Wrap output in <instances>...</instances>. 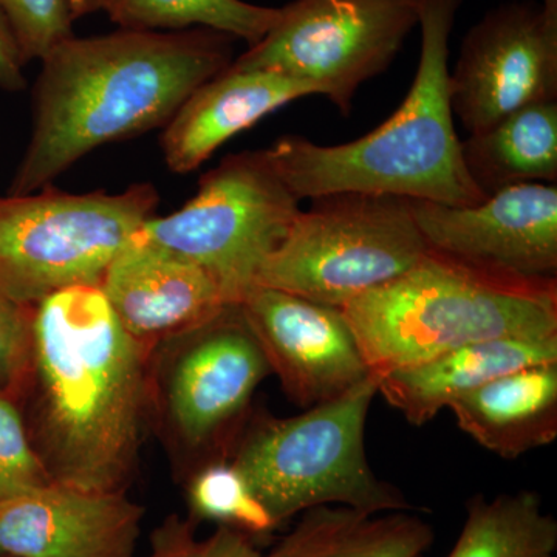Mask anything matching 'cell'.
Listing matches in <instances>:
<instances>
[{
    "instance_id": "cell-1",
    "label": "cell",
    "mask_w": 557,
    "mask_h": 557,
    "mask_svg": "<svg viewBox=\"0 0 557 557\" xmlns=\"http://www.w3.org/2000/svg\"><path fill=\"white\" fill-rule=\"evenodd\" d=\"M150 354L100 287L33 307L28 435L51 482L127 491L149 416Z\"/></svg>"
},
{
    "instance_id": "cell-2",
    "label": "cell",
    "mask_w": 557,
    "mask_h": 557,
    "mask_svg": "<svg viewBox=\"0 0 557 557\" xmlns=\"http://www.w3.org/2000/svg\"><path fill=\"white\" fill-rule=\"evenodd\" d=\"M234 40L208 28L62 40L40 60L32 138L7 196L47 188L91 150L166 126L230 67Z\"/></svg>"
},
{
    "instance_id": "cell-3",
    "label": "cell",
    "mask_w": 557,
    "mask_h": 557,
    "mask_svg": "<svg viewBox=\"0 0 557 557\" xmlns=\"http://www.w3.org/2000/svg\"><path fill=\"white\" fill-rule=\"evenodd\" d=\"M463 0H420V61L408 97L364 137L322 146L287 135L265 150L296 199L383 194L471 207L485 199L469 177L449 94V39Z\"/></svg>"
},
{
    "instance_id": "cell-4",
    "label": "cell",
    "mask_w": 557,
    "mask_h": 557,
    "mask_svg": "<svg viewBox=\"0 0 557 557\" xmlns=\"http://www.w3.org/2000/svg\"><path fill=\"white\" fill-rule=\"evenodd\" d=\"M341 311L370 372L383 376L480 341L556 336L557 284L428 248L412 269Z\"/></svg>"
},
{
    "instance_id": "cell-5",
    "label": "cell",
    "mask_w": 557,
    "mask_h": 557,
    "mask_svg": "<svg viewBox=\"0 0 557 557\" xmlns=\"http://www.w3.org/2000/svg\"><path fill=\"white\" fill-rule=\"evenodd\" d=\"M381 376L300 416L260 417L236 440L231 463L276 528L319 507L341 505L380 515L412 511V504L370 467L366 423Z\"/></svg>"
},
{
    "instance_id": "cell-6",
    "label": "cell",
    "mask_w": 557,
    "mask_h": 557,
    "mask_svg": "<svg viewBox=\"0 0 557 557\" xmlns=\"http://www.w3.org/2000/svg\"><path fill=\"white\" fill-rule=\"evenodd\" d=\"M157 207L150 183L119 194L47 186L0 197V293L33 309L62 289L100 287L110 263Z\"/></svg>"
},
{
    "instance_id": "cell-7",
    "label": "cell",
    "mask_w": 557,
    "mask_h": 557,
    "mask_svg": "<svg viewBox=\"0 0 557 557\" xmlns=\"http://www.w3.org/2000/svg\"><path fill=\"white\" fill-rule=\"evenodd\" d=\"M311 201L256 285L341 309L401 276L428 251L408 199L339 193Z\"/></svg>"
},
{
    "instance_id": "cell-8",
    "label": "cell",
    "mask_w": 557,
    "mask_h": 557,
    "mask_svg": "<svg viewBox=\"0 0 557 557\" xmlns=\"http://www.w3.org/2000/svg\"><path fill=\"white\" fill-rule=\"evenodd\" d=\"M299 212V200L265 150H249L220 161L200 178L185 207L164 218L153 215L134 237L200 267L226 302L239 304Z\"/></svg>"
},
{
    "instance_id": "cell-9",
    "label": "cell",
    "mask_w": 557,
    "mask_h": 557,
    "mask_svg": "<svg viewBox=\"0 0 557 557\" xmlns=\"http://www.w3.org/2000/svg\"><path fill=\"white\" fill-rule=\"evenodd\" d=\"M153 350L149 412L153 406L180 453L226 460L256 388L271 373L239 304H226Z\"/></svg>"
},
{
    "instance_id": "cell-10",
    "label": "cell",
    "mask_w": 557,
    "mask_h": 557,
    "mask_svg": "<svg viewBox=\"0 0 557 557\" xmlns=\"http://www.w3.org/2000/svg\"><path fill=\"white\" fill-rule=\"evenodd\" d=\"M420 0H295L231 67L309 84L347 115L362 84L391 67L418 27Z\"/></svg>"
},
{
    "instance_id": "cell-11",
    "label": "cell",
    "mask_w": 557,
    "mask_h": 557,
    "mask_svg": "<svg viewBox=\"0 0 557 557\" xmlns=\"http://www.w3.org/2000/svg\"><path fill=\"white\" fill-rule=\"evenodd\" d=\"M449 94L454 116L469 134L523 106L557 101V0L487 11L461 42Z\"/></svg>"
},
{
    "instance_id": "cell-12",
    "label": "cell",
    "mask_w": 557,
    "mask_h": 557,
    "mask_svg": "<svg viewBox=\"0 0 557 557\" xmlns=\"http://www.w3.org/2000/svg\"><path fill=\"white\" fill-rule=\"evenodd\" d=\"M409 205L428 248L509 276L556 278V185L509 186L471 207Z\"/></svg>"
},
{
    "instance_id": "cell-13",
    "label": "cell",
    "mask_w": 557,
    "mask_h": 557,
    "mask_svg": "<svg viewBox=\"0 0 557 557\" xmlns=\"http://www.w3.org/2000/svg\"><path fill=\"white\" fill-rule=\"evenodd\" d=\"M239 307L270 372L300 408L338 398L372 373L341 309L265 285L249 288Z\"/></svg>"
},
{
    "instance_id": "cell-14",
    "label": "cell",
    "mask_w": 557,
    "mask_h": 557,
    "mask_svg": "<svg viewBox=\"0 0 557 557\" xmlns=\"http://www.w3.org/2000/svg\"><path fill=\"white\" fill-rule=\"evenodd\" d=\"M143 519L126 491L50 480L0 508V556L135 557Z\"/></svg>"
},
{
    "instance_id": "cell-15",
    "label": "cell",
    "mask_w": 557,
    "mask_h": 557,
    "mask_svg": "<svg viewBox=\"0 0 557 557\" xmlns=\"http://www.w3.org/2000/svg\"><path fill=\"white\" fill-rule=\"evenodd\" d=\"M124 330L149 354L226 306L207 271L132 237L100 285Z\"/></svg>"
},
{
    "instance_id": "cell-16",
    "label": "cell",
    "mask_w": 557,
    "mask_h": 557,
    "mask_svg": "<svg viewBox=\"0 0 557 557\" xmlns=\"http://www.w3.org/2000/svg\"><path fill=\"white\" fill-rule=\"evenodd\" d=\"M317 95L309 84L262 70L230 67L189 95L163 127L161 152L175 174L201 166L228 139L274 110Z\"/></svg>"
},
{
    "instance_id": "cell-17",
    "label": "cell",
    "mask_w": 557,
    "mask_h": 557,
    "mask_svg": "<svg viewBox=\"0 0 557 557\" xmlns=\"http://www.w3.org/2000/svg\"><path fill=\"white\" fill-rule=\"evenodd\" d=\"M557 362V335L480 341L381 376L379 394L412 426L434 420L450 403L498 376Z\"/></svg>"
},
{
    "instance_id": "cell-18",
    "label": "cell",
    "mask_w": 557,
    "mask_h": 557,
    "mask_svg": "<svg viewBox=\"0 0 557 557\" xmlns=\"http://www.w3.org/2000/svg\"><path fill=\"white\" fill-rule=\"evenodd\" d=\"M458 428L482 448L516 460L557 438V362L530 366L450 403Z\"/></svg>"
},
{
    "instance_id": "cell-19",
    "label": "cell",
    "mask_w": 557,
    "mask_h": 557,
    "mask_svg": "<svg viewBox=\"0 0 557 557\" xmlns=\"http://www.w3.org/2000/svg\"><path fill=\"white\" fill-rule=\"evenodd\" d=\"M434 530L410 511L372 512L319 505L263 557H418L431 548Z\"/></svg>"
},
{
    "instance_id": "cell-20",
    "label": "cell",
    "mask_w": 557,
    "mask_h": 557,
    "mask_svg": "<svg viewBox=\"0 0 557 557\" xmlns=\"http://www.w3.org/2000/svg\"><path fill=\"white\" fill-rule=\"evenodd\" d=\"M469 177L491 196L523 183L557 182V101L523 106L461 141Z\"/></svg>"
},
{
    "instance_id": "cell-21",
    "label": "cell",
    "mask_w": 557,
    "mask_h": 557,
    "mask_svg": "<svg viewBox=\"0 0 557 557\" xmlns=\"http://www.w3.org/2000/svg\"><path fill=\"white\" fill-rule=\"evenodd\" d=\"M557 520L534 491L482 494L467 502V519L448 557H555ZM423 557V556H418Z\"/></svg>"
},
{
    "instance_id": "cell-22",
    "label": "cell",
    "mask_w": 557,
    "mask_h": 557,
    "mask_svg": "<svg viewBox=\"0 0 557 557\" xmlns=\"http://www.w3.org/2000/svg\"><path fill=\"white\" fill-rule=\"evenodd\" d=\"M110 21L126 30L182 32L208 28L258 44L278 17V9L245 0H101Z\"/></svg>"
},
{
    "instance_id": "cell-23",
    "label": "cell",
    "mask_w": 557,
    "mask_h": 557,
    "mask_svg": "<svg viewBox=\"0 0 557 557\" xmlns=\"http://www.w3.org/2000/svg\"><path fill=\"white\" fill-rule=\"evenodd\" d=\"M188 518L199 525L212 522L247 534L252 541L270 536L277 528L256 500L244 478L231 461L200 465L186 487Z\"/></svg>"
},
{
    "instance_id": "cell-24",
    "label": "cell",
    "mask_w": 557,
    "mask_h": 557,
    "mask_svg": "<svg viewBox=\"0 0 557 557\" xmlns=\"http://www.w3.org/2000/svg\"><path fill=\"white\" fill-rule=\"evenodd\" d=\"M197 525L180 515L166 516L149 534L143 557H263L256 541L228 527H215L207 537L197 536Z\"/></svg>"
},
{
    "instance_id": "cell-25",
    "label": "cell",
    "mask_w": 557,
    "mask_h": 557,
    "mask_svg": "<svg viewBox=\"0 0 557 557\" xmlns=\"http://www.w3.org/2000/svg\"><path fill=\"white\" fill-rule=\"evenodd\" d=\"M50 482L16 401L0 397V508L33 487Z\"/></svg>"
},
{
    "instance_id": "cell-26",
    "label": "cell",
    "mask_w": 557,
    "mask_h": 557,
    "mask_svg": "<svg viewBox=\"0 0 557 557\" xmlns=\"http://www.w3.org/2000/svg\"><path fill=\"white\" fill-rule=\"evenodd\" d=\"M25 64L40 61L62 40L73 36L67 0H0Z\"/></svg>"
},
{
    "instance_id": "cell-27",
    "label": "cell",
    "mask_w": 557,
    "mask_h": 557,
    "mask_svg": "<svg viewBox=\"0 0 557 557\" xmlns=\"http://www.w3.org/2000/svg\"><path fill=\"white\" fill-rule=\"evenodd\" d=\"M32 313L0 293V397L16 403L30 376Z\"/></svg>"
},
{
    "instance_id": "cell-28",
    "label": "cell",
    "mask_w": 557,
    "mask_h": 557,
    "mask_svg": "<svg viewBox=\"0 0 557 557\" xmlns=\"http://www.w3.org/2000/svg\"><path fill=\"white\" fill-rule=\"evenodd\" d=\"M25 65L9 21L0 11V87L10 91L24 89Z\"/></svg>"
},
{
    "instance_id": "cell-29",
    "label": "cell",
    "mask_w": 557,
    "mask_h": 557,
    "mask_svg": "<svg viewBox=\"0 0 557 557\" xmlns=\"http://www.w3.org/2000/svg\"><path fill=\"white\" fill-rule=\"evenodd\" d=\"M67 3L75 21L101 10V0H67Z\"/></svg>"
},
{
    "instance_id": "cell-30",
    "label": "cell",
    "mask_w": 557,
    "mask_h": 557,
    "mask_svg": "<svg viewBox=\"0 0 557 557\" xmlns=\"http://www.w3.org/2000/svg\"><path fill=\"white\" fill-rule=\"evenodd\" d=\"M0 557H3V556H0Z\"/></svg>"
}]
</instances>
